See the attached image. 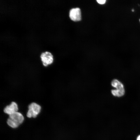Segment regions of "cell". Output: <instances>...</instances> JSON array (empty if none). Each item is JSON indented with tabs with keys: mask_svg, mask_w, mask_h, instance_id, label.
I'll return each mask as SVG.
<instances>
[{
	"mask_svg": "<svg viewBox=\"0 0 140 140\" xmlns=\"http://www.w3.org/2000/svg\"><path fill=\"white\" fill-rule=\"evenodd\" d=\"M24 119L22 115L20 113L17 112L9 115L7 123L12 128H16L22 123Z\"/></svg>",
	"mask_w": 140,
	"mask_h": 140,
	"instance_id": "cell-1",
	"label": "cell"
},
{
	"mask_svg": "<svg viewBox=\"0 0 140 140\" xmlns=\"http://www.w3.org/2000/svg\"><path fill=\"white\" fill-rule=\"evenodd\" d=\"M111 86L116 88V89H112L111 93L114 96L121 97L124 95L125 91L124 86L120 81L116 79L112 80L111 83Z\"/></svg>",
	"mask_w": 140,
	"mask_h": 140,
	"instance_id": "cell-2",
	"label": "cell"
},
{
	"mask_svg": "<svg viewBox=\"0 0 140 140\" xmlns=\"http://www.w3.org/2000/svg\"><path fill=\"white\" fill-rule=\"evenodd\" d=\"M28 108L29 109L26 115L27 117L29 118H35L40 113L41 107L36 103L33 102L29 105Z\"/></svg>",
	"mask_w": 140,
	"mask_h": 140,
	"instance_id": "cell-3",
	"label": "cell"
},
{
	"mask_svg": "<svg viewBox=\"0 0 140 140\" xmlns=\"http://www.w3.org/2000/svg\"><path fill=\"white\" fill-rule=\"evenodd\" d=\"M40 58L43 65L45 67L51 65L53 62V55L49 52L46 51L42 53L40 55Z\"/></svg>",
	"mask_w": 140,
	"mask_h": 140,
	"instance_id": "cell-4",
	"label": "cell"
},
{
	"mask_svg": "<svg viewBox=\"0 0 140 140\" xmlns=\"http://www.w3.org/2000/svg\"><path fill=\"white\" fill-rule=\"evenodd\" d=\"M69 16L71 20L74 21L80 20L81 19V14L80 8H76L71 9L69 12Z\"/></svg>",
	"mask_w": 140,
	"mask_h": 140,
	"instance_id": "cell-5",
	"label": "cell"
},
{
	"mask_svg": "<svg viewBox=\"0 0 140 140\" xmlns=\"http://www.w3.org/2000/svg\"><path fill=\"white\" fill-rule=\"evenodd\" d=\"M18 110L17 104L15 102H12L11 104L7 106L4 109V112L9 115L17 112Z\"/></svg>",
	"mask_w": 140,
	"mask_h": 140,
	"instance_id": "cell-6",
	"label": "cell"
},
{
	"mask_svg": "<svg viewBox=\"0 0 140 140\" xmlns=\"http://www.w3.org/2000/svg\"><path fill=\"white\" fill-rule=\"evenodd\" d=\"M96 1L98 3L100 4H104L106 1L105 0H97Z\"/></svg>",
	"mask_w": 140,
	"mask_h": 140,
	"instance_id": "cell-7",
	"label": "cell"
},
{
	"mask_svg": "<svg viewBox=\"0 0 140 140\" xmlns=\"http://www.w3.org/2000/svg\"><path fill=\"white\" fill-rule=\"evenodd\" d=\"M136 140H140V135H139L137 137Z\"/></svg>",
	"mask_w": 140,
	"mask_h": 140,
	"instance_id": "cell-8",
	"label": "cell"
}]
</instances>
